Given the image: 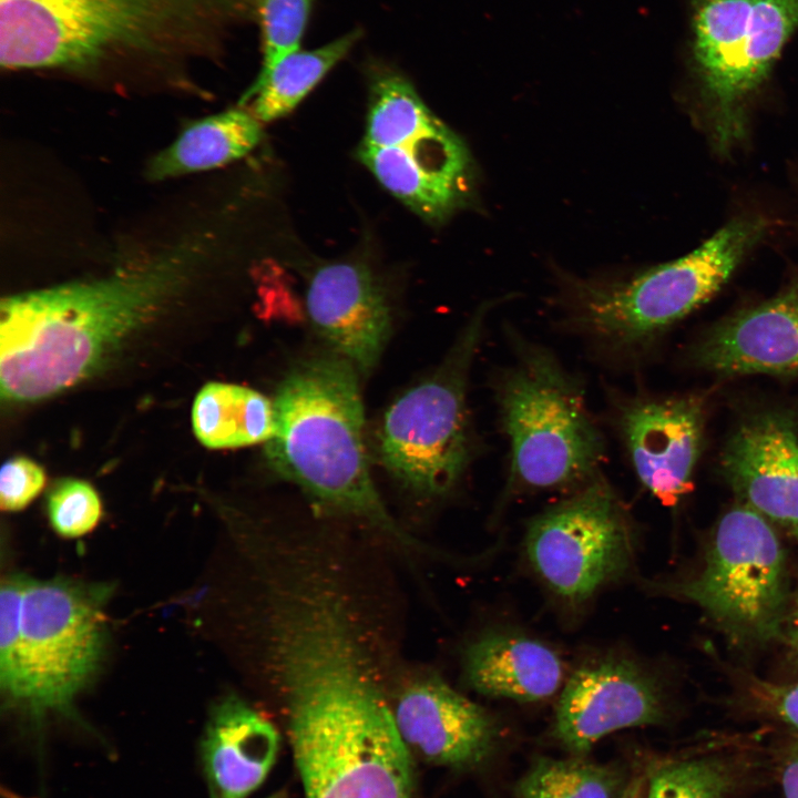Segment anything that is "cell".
<instances>
[{
	"label": "cell",
	"mask_w": 798,
	"mask_h": 798,
	"mask_svg": "<svg viewBox=\"0 0 798 798\" xmlns=\"http://www.w3.org/2000/svg\"><path fill=\"white\" fill-rule=\"evenodd\" d=\"M664 718L657 679L632 659L606 656L571 675L557 703L553 732L566 749L583 754L611 733L656 725Z\"/></svg>",
	"instance_id": "cell-13"
},
{
	"label": "cell",
	"mask_w": 798,
	"mask_h": 798,
	"mask_svg": "<svg viewBox=\"0 0 798 798\" xmlns=\"http://www.w3.org/2000/svg\"><path fill=\"white\" fill-rule=\"evenodd\" d=\"M720 469L743 503L798 543V431L794 416L766 411L746 420L727 442Z\"/></svg>",
	"instance_id": "cell-16"
},
{
	"label": "cell",
	"mask_w": 798,
	"mask_h": 798,
	"mask_svg": "<svg viewBox=\"0 0 798 798\" xmlns=\"http://www.w3.org/2000/svg\"><path fill=\"white\" fill-rule=\"evenodd\" d=\"M620 779L611 769L579 758H541L520 780L518 798H615Z\"/></svg>",
	"instance_id": "cell-25"
},
{
	"label": "cell",
	"mask_w": 798,
	"mask_h": 798,
	"mask_svg": "<svg viewBox=\"0 0 798 798\" xmlns=\"http://www.w3.org/2000/svg\"><path fill=\"white\" fill-rule=\"evenodd\" d=\"M256 0H0V64L165 74L222 52Z\"/></svg>",
	"instance_id": "cell-2"
},
{
	"label": "cell",
	"mask_w": 798,
	"mask_h": 798,
	"mask_svg": "<svg viewBox=\"0 0 798 798\" xmlns=\"http://www.w3.org/2000/svg\"><path fill=\"white\" fill-rule=\"evenodd\" d=\"M47 511L52 529L63 538L74 539L88 534L98 525L102 504L88 482L64 479L50 490Z\"/></svg>",
	"instance_id": "cell-29"
},
{
	"label": "cell",
	"mask_w": 798,
	"mask_h": 798,
	"mask_svg": "<svg viewBox=\"0 0 798 798\" xmlns=\"http://www.w3.org/2000/svg\"><path fill=\"white\" fill-rule=\"evenodd\" d=\"M360 32L352 30L314 49L296 50L266 71H260L243 101L252 100V113L260 122L285 116L350 51Z\"/></svg>",
	"instance_id": "cell-23"
},
{
	"label": "cell",
	"mask_w": 798,
	"mask_h": 798,
	"mask_svg": "<svg viewBox=\"0 0 798 798\" xmlns=\"http://www.w3.org/2000/svg\"><path fill=\"white\" fill-rule=\"evenodd\" d=\"M781 641L790 647L798 661V583L791 591L784 621Z\"/></svg>",
	"instance_id": "cell-33"
},
{
	"label": "cell",
	"mask_w": 798,
	"mask_h": 798,
	"mask_svg": "<svg viewBox=\"0 0 798 798\" xmlns=\"http://www.w3.org/2000/svg\"><path fill=\"white\" fill-rule=\"evenodd\" d=\"M514 361L497 374L494 399L510 447L511 492H573L600 474L606 443L583 385L548 348L510 336Z\"/></svg>",
	"instance_id": "cell-5"
},
{
	"label": "cell",
	"mask_w": 798,
	"mask_h": 798,
	"mask_svg": "<svg viewBox=\"0 0 798 798\" xmlns=\"http://www.w3.org/2000/svg\"><path fill=\"white\" fill-rule=\"evenodd\" d=\"M694 364L725 376L798 372V278L776 297L722 320L699 340Z\"/></svg>",
	"instance_id": "cell-18"
},
{
	"label": "cell",
	"mask_w": 798,
	"mask_h": 798,
	"mask_svg": "<svg viewBox=\"0 0 798 798\" xmlns=\"http://www.w3.org/2000/svg\"><path fill=\"white\" fill-rule=\"evenodd\" d=\"M192 422L197 439L212 449L267 442L276 429L274 401L253 389L209 382L197 393Z\"/></svg>",
	"instance_id": "cell-22"
},
{
	"label": "cell",
	"mask_w": 798,
	"mask_h": 798,
	"mask_svg": "<svg viewBox=\"0 0 798 798\" xmlns=\"http://www.w3.org/2000/svg\"><path fill=\"white\" fill-rule=\"evenodd\" d=\"M268 798H285L283 794H274L273 796Z\"/></svg>",
	"instance_id": "cell-34"
},
{
	"label": "cell",
	"mask_w": 798,
	"mask_h": 798,
	"mask_svg": "<svg viewBox=\"0 0 798 798\" xmlns=\"http://www.w3.org/2000/svg\"><path fill=\"white\" fill-rule=\"evenodd\" d=\"M270 468L321 510L364 523L405 551L421 543L398 525L370 474L357 369L342 357L308 359L285 377L274 399Z\"/></svg>",
	"instance_id": "cell-3"
},
{
	"label": "cell",
	"mask_w": 798,
	"mask_h": 798,
	"mask_svg": "<svg viewBox=\"0 0 798 798\" xmlns=\"http://www.w3.org/2000/svg\"><path fill=\"white\" fill-rule=\"evenodd\" d=\"M780 782L785 798H798V735L785 748Z\"/></svg>",
	"instance_id": "cell-32"
},
{
	"label": "cell",
	"mask_w": 798,
	"mask_h": 798,
	"mask_svg": "<svg viewBox=\"0 0 798 798\" xmlns=\"http://www.w3.org/2000/svg\"><path fill=\"white\" fill-rule=\"evenodd\" d=\"M462 671L475 692L520 702L549 698L563 681V664L554 649L538 640L504 632L471 642L463 653Z\"/></svg>",
	"instance_id": "cell-20"
},
{
	"label": "cell",
	"mask_w": 798,
	"mask_h": 798,
	"mask_svg": "<svg viewBox=\"0 0 798 798\" xmlns=\"http://www.w3.org/2000/svg\"><path fill=\"white\" fill-rule=\"evenodd\" d=\"M491 307V303L482 305L436 371L385 412L379 459L399 483L424 499L450 494L479 451L468 381Z\"/></svg>",
	"instance_id": "cell-6"
},
{
	"label": "cell",
	"mask_w": 798,
	"mask_h": 798,
	"mask_svg": "<svg viewBox=\"0 0 798 798\" xmlns=\"http://www.w3.org/2000/svg\"><path fill=\"white\" fill-rule=\"evenodd\" d=\"M611 417L640 482L675 505L692 487L704 429L697 396L653 398L611 391Z\"/></svg>",
	"instance_id": "cell-12"
},
{
	"label": "cell",
	"mask_w": 798,
	"mask_h": 798,
	"mask_svg": "<svg viewBox=\"0 0 798 798\" xmlns=\"http://www.w3.org/2000/svg\"><path fill=\"white\" fill-rule=\"evenodd\" d=\"M625 798H633V796H632V795H628V796H627V797H625Z\"/></svg>",
	"instance_id": "cell-35"
},
{
	"label": "cell",
	"mask_w": 798,
	"mask_h": 798,
	"mask_svg": "<svg viewBox=\"0 0 798 798\" xmlns=\"http://www.w3.org/2000/svg\"><path fill=\"white\" fill-rule=\"evenodd\" d=\"M358 157L389 193L429 223L444 222L474 196L470 153L441 120L390 146L361 143Z\"/></svg>",
	"instance_id": "cell-14"
},
{
	"label": "cell",
	"mask_w": 798,
	"mask_h": 798,
	"mask_svg": "<svg viewBox=\"0 0 798 798\" xmlns=\"http://www.w3.org/2000/svg\"><path fill=\"white\" fill-rule=\"evenodd\" d=\"M27 576L10 574L0 587V687L11 707L22 684L21 616Z\"/></svg>",
	"instance_id": "cell-27"
},
{
	"label": "cell",
	"mask_w": 798,
	"mask_h": 798,
	"mask_svg": "<svg viewBox=\"0 0 798 798\" xmlns=\"http://www.w3.org/2000/svg\"><path fill=\"white\" fill-rule=\"evenodd\" d=\"M313 0H256L260 22L266 71L299 49Z\"/></svg>",
	"instance_id": "cell-28"
},
{
	"label": "cell",
	"mask_w": 798,
	"mask_h": 798,
	"mask_svg": "<svg viewBox=\"0 0 798 798\" xmlns=\"http://www.w3.org/2000/svg\"><path fill=\"white\" fill-rule=\"evenodd\" d=\"M43 469L32 460L17 457L8 460L0 471V505L9 512L25 508L43 489Z\"/></svg>",
	"instance_id": "cell-30"
},
{
	"label": "cell",
	"mask_w": 798,
	"mask_h": 798,
	"mask_svg": "<svg viewBox=\"0 0 798 798\" xmlns=\"http://www.w3.org/2000/svg\"><path fill=\"white\" fill-rule=\"evenodd\" d=\"M362 144L390 146L427 130L439 119L423 103L411 83L392 71L374 76Z\"/></svg>",
	"instance_id": "cell-24"
},
{
	"label": "cell",
	"mask_w": 798,
	"mask_h": 798,
	"mask_svg": "<svg viewBox=\"0 0 798 798\" xmlns=\"http://www.w3.org/2000/svg\"><path fill=\"white\" fill-rule=\"evenodd\" d=\"M110 589L69 579H25L21 616L22 684L10 707L39 724L73 714L105 647Z\"/></svg>",
	"instance_id": "cell-9"
},
{
	"label": "cell",
	"mask_w": 798,
	"mask_h": 798,
	"mask_svg": "<svg viewBox=\"0 0 798 798\" xmlns=\"http://www.w3.org/2000/svg\"><path fill=\"white\" fill-rule=\"evenodd\" d=\"M693 61L712 143L743 141L748 105L798 29V0H697Z\"/></svg>",
	"instance_id": "cell-8"
},
{
	"label": "cell",
	"mask_w": 798,
	"mask_h": 798,
	"mask_svg": "<svg viewBox=\"0 0 798 798\" xmlns=\"http://www.w3.org/2000/svg\"><path fill=\"white\" fill-rule=\"evenodd\" d=\"M649 586L698 605L737 646L781 640L791 595L785 550L769 521L744 503L719 519L697 574Z\"/></svg>",
	"instance_id": "cell-7"
},
{
	"label": "cell",
	"mask_w": 798,
	"mask_h": 798,
	"mask_svg": "<svg viewBox=\"0 0 798 798\" xmlns=\"http://www.w3.org/2000/svg\"><path fill=\"white\" fill-rule=\"evenodd\" d=\"M736 770L729 760L703 755L665 763L648 781L646 798H725Z\"/></svg>",
	"instance_id": "cell-26"
},
{
	"label": "cell",
	"mask_w": 798,
	"mask_h": 798,
	"mask_svg": "<svg viewBox=\"0 0 798 798\" xmlns=\"http://www.w3.org/2000/svg\"><path fill=\"white\" fill-rule=\"evenodd\" d=\"M524 541L533 571L570 604L624 576L634 559L630 514L603 473L536 515Z\"/></svg>",
	"instance_id": "cell-11"
},
{
	"label": "cell",
	"mask_w": 798,
	"mask_h": 798,
	"mask_svg": "<svg viewBox=\"0 0 798 798\" xmlns=\"http://www.w3.org/2000/svg\"><path fill=\"white\" fill-rule=\"evenodd\" d=\"M275 725L238 696L213 707L201 743L209 798H246L275 764L279 750Z\"/></svg>",
	"instance_id": "cell-19"
},
{
	"label": "cell",
	"mask_w": 798,
	"mask_h": 798,
	"mask_svg": "<svg viewBox=\"0 0 798 798\" xmlns=\"http://www.w3.org/2000/svg\"><path fill=\"white\" fill-rule=\"evenodd\" d=\"M306 305L335 352L358 372H370L388 340L391 317L386 294L369 269L349 262L319 267L309 280Z\"/></svg>",
	"instance_id": "cell-17"
},
{
	"label": "cell",
	"mask_w": 798,
	"mask_h": 798,
	"mask_svg": "<svg viewBox=\"0 0 798 798\" xmlns=\"http://www.w3.org/2000/svg\"><path fill=\"white\" fill-rule=\"evenodd\" d=\"M391 710L412 757L432 765L472 768L488 757L495 743L491 715L436 674H419L397 686Z\"/></svg>",
	"instance_id": "cell-15"
},
{
	"label": "cell",
	"mask_w": 798,
	"mask_h": 798,
	"mask_svg": "<svg viewBox=\"0 0 798 798\" xmlns=\"http://www.w3.org/2000/svg\"><path fill=\"white\" fill-rule=\"evenodd\" d=\"M260 137V121L242 109L201 119L151 160L147 177L162 181L216 168L247 154Z\"/></svg>",
	"instance_id": "cell-21"
},
{
	"label": "cell",
	"mask_w": 798,
	"mask_h": 798,
	"mask_svg": "<svg viewBox=\"0 0 798 798\" xmlns=\"http://www.w3.org/2000/svg\"><path fill=\"white\" fill-rule=\"evenodd\" d=\"M205 257L204 238H185L108 276L2 299V399H44L96 372L190 283Z\"/></svg>",
	"instance_id": "cell-1"
},
{
	"label": "cell",
	"mask_w": 798,
	"mask_h": 798,
	"mask_svg": "<svg viewBox=\"0 0 798 798\" xmlns=\"http://www.w3.org/2000/svg\"><path fill=\"white\" fill-rule=\"evenodd\" d=\"M285 716L305 798H417L413 757L396 728L390 700Z\"/></svg>",
	"instance_id": "cell-10"
},
{
	"label": "cell",
	"mask_w": 798,
	"mask_h": 798,
	"mask_svg": "<svg viewBox=\"0 0 798 798\" xmlns=\"http://www.w3.org/2000/svg\"><path fill=\"white\" fill-rule=\"evenodd\" d=\"M769 221L743 215L693 252L620 280H573L564 323L603 358L630 365L661 334L709 300L765 237Z\"/></svg>",
	"instance_id": "cell-4"
},
{
	"label": "cell",
	"mask_w": 798,
	"mask_h": 798,
	"mask_svg": "<svg viewBox=\"0 0 798 798\" xmlns=\"http://www.w3.org/2000/svg\"><path fill=\"white\" fill-rule=\"evenodd\" d=\"M744 683L755 709L778 719L798 735V682L777 684L744 675Z\"/></svg>",
	"instance_id": "cell-31"
}]
</instances>
